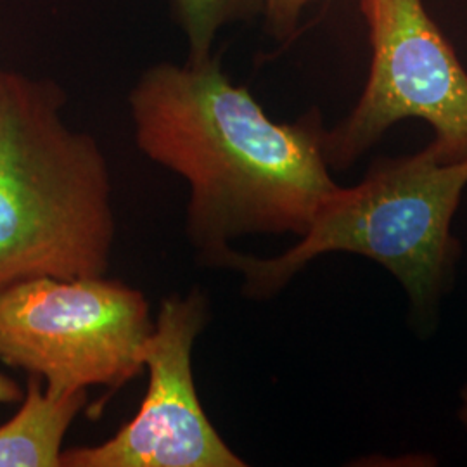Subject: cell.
Segmentation results:
<instances>
[{
  "instance_id": "1",
  "label": "cell",
  "mask_w": 467,
  "mask_h": 467,
  "mask_svg": "<svg viewBox=\"0 0 467 467\" xmlns=\"http://www.w3.org/2000/svg\"><path fill=\"white\" fill-rule=\"evenodd\" d=\"M129 104L139 150L189 185L185 237L202 267L220 268L244 235L301 237L339 189L317 113L272 121L213 57L148 67Z\"/></svg>"
},
{
  "instance_id": "2",
  "label": "cell",
  "mask_w": 467,
  "mask_h": 467,
  "mask_svg": "<svg viewBox=\"0 0 467 467\" xmlns=\"http://www.w3.org/2000/svg\"><path fill=\"white\" fill-rule=\"evenodd\" d=\"M52 80L0 69V289L106 275L117 237L109 165Z\"/></svg>"
},
{
  "instance_id": "3",
  "label": "cell",
  "mask_w": 467,
  "mask_h": 467,
  "mask_svg": "<svg viewBox=\"0 0 467 467\" xmlns=\"http://www.w3.org/2000/svg\"><path fill=\"white\" fill-rule=\"evenodd\" d=\"M467 187V161L441 163L431 146L412 156L383 158L355 187L322 204L291 248L258 258L234 248L220 268L243 277V295L268 300L327 253L362 254L388 268L422 317L438 306L459 258L451 220Z\"/></svg>"
},
{
  "instance_id": "4",
  "label": "cell",
  "mask_w": 467,
  "mask_h": 467,
  "mask_svg": "<svg viewBox=\"0 0 467 467\" xmlns=\"http://www.w3.org/2000/svg\"><path fill=\"white\" fill-rule=\"evenodd\" d=\"M152 326L146 295L106 275L0 289V362L42 378L56 397L134 381Z\"/></svg>"
},
{
  "instance_id": "5",
  "label": "cell",
  "mask_w": 467,
  "mask_h": 467,
  "mask_svg": "<svg viewBox=\"0 0 467 467\" xmlns=\"http://www.w3.org/2000/svg\"><path fill=\"white\" fill-rule=\"evenodd\" d=\"M372 65L350 117L324 134L331 170H347L405 118L433 127L441 163L467 161V71L422 0H362Z\"/></svg>"
},
{
  "instance_id": "6",
  "label": "cell",
  "mask_w": 467,
  "mask_h": 467,
  "mask_svg": "<svg viewBox=\"0 0 467 467\" xmlns=\"http://www.w3.org/2000/svg\"><path fill=\"white\" fill-rule=\"evenodd\" d=\"M210 320L201 287L161 301L142 348L148 393L137 414L109 440L63 451L61 467H244L206 416L196 389L192 353Z\"/></svg>"
},
{
  "instance_id": "7",
  "label": "cell",
  "mask_w": 467,
  "mask_h": 467,
  "mask_svg": "<svg viewBox=\"0 0 467 467\" xmlns=\"http://www.w3.org/2000/svg\"><path fill=\"white\" fill-rule=\"evenodd\" d=\"M87 400V389L50 395L28 374L16 414L0 424V467H61L65 436Z\"/></svg>"
},
{
  "instance_id": "8",
  "label": "cell",
  "mask_w": 467,
  "mask_h": 467,
  "mask_svg": "<svg viewBox=\"0 0 467 467\" xmlns=\"http://www.w3.org/2000/svg\"><path fill=\"white\" fill-rule=\"evenodd\" d=\"M182 23L189 63L212 59V47L218 30L234 19L251 15L264 0H173Z\"/></svg>"
},
{
  "instance_id": "9",
  "label": "cell",
  "mask_w": 467,
  "mask_h": 467,
  "mask_svg": "<svg viewBox=\"0 0 467 467\" xmlns=\"http://www.w3.org/2000/svg\"><path fill=\"white\" fill-rule=\"evenodd\" d=\"M310 0H264V5L267 7V15L272 21V25L287 34L293 30L296 19L300 16L301 9L308 4Z\"/></svg>"
},
{
  "instance_id": "10",
  "label": "cell",
  "mask_w": 467,
  "mask_h": 467,
  "mask_svg": "<svg viewBox=\"0 0 467 467\" xmlns=\"http://www.w3.org/2000/svg\"><path fill=\"white\" fill-rule=\"evenodd\" d=\"M21 386L11 379L9 376H5L0 370V405H9V403H19L21 397H23Z\"/></svg>"
},
{
  "instance_id": "11",
  "label": "cell",
  "mask_w": 467,
  "mask_h": 467,
  "mask_svg": "<svg viewBox=\"0 0 467 467\" xmlns=\"http://www.w3.org/2000/svg\"><path fill=\"white\" fill-rule=\"evenodd\" d=\"M461 409H459V419L462 422V426L467 430V386L464 388V391L461 393Z\"/></svg>"
}]
</instances>
